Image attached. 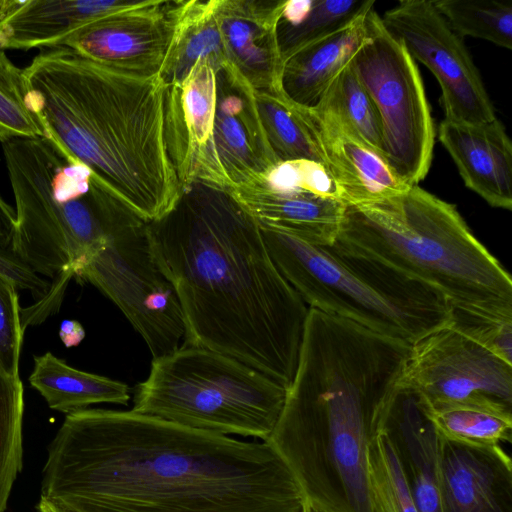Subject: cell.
<instances>
[{"instance_id":"23","label":"cell","mask_w":512,"mask_h":512,"mask_svg":"<svg viewBox=\"0 0 512 512\" xmlns=\"http://www.w3.org/2000/svg\"><path fill=\"white\" fill-rule=\"evenodd\" d=\"M219 0L174 1V27L159 72L167 86L179 84L198 60L215 68L229 64L218 19Z\"/></svg>"},{"instance_id":"12","label":"cell","mask_w":512,"mask_h":512,"mask_svg":"<svg viewBox=\"0 0 512 512\" xmlns=\"http://www.w3.org/2000/svg\"><path fill=\"white\" fill-rule=\"evenodd\" d=\"M401 384L426 406L477 403L512 409V363L453 322L411 345Z\"/></svg>"},{"instance_id":"9","label":"cell","mask_w":512,"mask_h":512,"mask_svg":"<svg viewBox=\"0 0 512 512\" xmlns=\"http://www.w3.org/2000/svg\"><path fill=\"white\" fill-rule=\"evenodd\" d=\"M286 388L262 372L208 349L184 345L154 358L136 387L132 411L193 429L266 441Z\"/></svg>"},{"instance_id":"24","label":"cell","mask_w":512,"mask_h":512,"mask_svg":"<svg viewBox=\"0 0 512 512\" xmlns=\"http://www.w3.org/2000/svg\"><path fill=\"white\" fill-rule=\"evenodd\" d=\"M28 381L49 408L66 415L93 404L127 405L130 400L127 384L76 369L50 351L34 356Z\"/></svg>"},{"instance_id":"32","label":"cell","mask_w":512,"mask_h":512,"mask_svg":"<svg viewBox=\"0 0 512 512\" xmlns=\"http://www.w3.org/2000/svg\"><path fill=\"white\" fill-rule=\"evenodd\" d=\"M323 96L333 104L354 131L384 157L382 129L377 108L351 65L337 76Z\"/></svg>"},{"instance_id":"1","label":"cell","mask_w":512,"mask_h":512,"mask_svg":"<svg viewBox=\"0 0 512 512\" xmlns=\"http://www.w3.org/2000/svg\"><path fill=\"white\" fill-rule=\"evenodd\" d=\"M40 496L74 512H302L306 501L266 441L103 408L66 415Z\"/></svg>"},{"instance_id":"19","label":"cell","mask_w":512,"mask_h":512,"mask_svg":"<svg viewBox=\"0 0 512 512\" xmlns=\"http://www.w3.org/2000/svg\"><path fill=\"white\" fill-rule=\"evenodd\" d=\"M382 429L393 444L419 512H443L441 438L427 417L418 395L401 382L390 402Z\"/></svg>"},{"instance_id":"27","label":"cell","mask_w":512,"mask_h":512,"mask_svg":"<svg viewBox=\"0 0 512 512\" xmlns=\"http://www.w3.org/2000/svg\"><path fill=\"white\" fill-rule=\"evenodd\" d=\"M422 406L441 439L480 445L511 441V408L477 403Z\"/></svg>"},{"instance_id":"17","label":"cell","mask_w":512,"mask_h":512,"mask_svg":"<svg viewBox=\"0 0 512 512\" xmlns=\"http://www.w3.org/2000/svg\"><path fill=\"white\" fill-rule=\"evenodd\" d=\"M283 0H219L218 19L231 64L255 91L281 90L277 27Z\"/></svg>"},{"instance_id":"5","label":"cell","mask_w":512,"mask_h":512,"mask_svg":"<svg viewBox=\"0 0 512 512\" xmlns=\"http://www.w3.org/2000/svg\"><path fill=\"white\" fill-rule=\"evenodd\" d=\"M440 294L454 315L512 320V279L455 205L419 185L367 205L347 206L332 246Z\"/></svg>"},{"instance_id":"16","label":"cell","mask_w":512,"mask_h":512,"mask_svg":"<svg viewBox=\"0 0 512 512\" xmlns=\"http://www.w3.org/2000/svg\"><path fill=\"white\" fill-rule=\"evenodd\" d=\"M443 512H512V462L500 444L441 439Z\"/></svg>"},{"instance_id":"6","label":"cell","mask_w":512,"mask_h":512,"mask_svg":"<svg viewBox=\"0 0 512 512\" xmlns=\"http://www.w3.org/2000/svg\"><path fill=\"white\" fill-rule=\"evenodd\" d=\"M2 150L16 204L10 249L43 278H77L119 229L139 218L47 138L12 139Z\"/></svg>"},{"instance_id":"28","label":"cell","mask_w":512,"mask_h":512,"mask_svg":"<svg viewBox=\"0 0 512 512\" xmlns=\"http://www.w3.org/2000/svg\"><path fill=\"white\" fill-rule=\"evenodd\" d=\"M24 388L0 364V512H5L23 467Z\"/></svg>"},{"instance_id":"30","label":"cell","mask_w":512,"mask_h":512,"mask_svg":"<svg viewBox=\"0 0 512 512\" xmlns=\"http://www.w3.org/2000/svg\"><path fill=\"white\" fill-rule=\"evenodd\" d=\"M368 464L373 512H419L382 426L370 444Z\"/></svg>"},{"instance_id":"15","label":"cell","mask_w":512,"mask_h":512,"mask_svg":"<svg viewBox=\"0 0 512 512\" xmlns=\"http://www.w3.org/2000/svg\"><path fill=\"white\" fill-rule=\"evenodd\" d=\"M303 111L325 167L347 206L379 202L410 187L325 96L315 106L303 107Z\"/></svg>"},{"instance_id":"11","label":"cell","mask_w":512,"mask_h":512,"mask_svg":"<svg viewBox=\"0 0 512 512\" xmlns=\"http://www.w3.org/2000/svg\"><path fill=\"white\" fill-rule=\"evenodd\" d=\"M77 279L95 286L121 310L153 359L180 347L185 336L181 306L155 261L143 220L119 229L88 260Z\"/></svg>"},{"instance_id":"14","label":"cell","mask_w":512,"mask_h":512,"mask_svg":"<svg viewBox=\"0 0 512 512\" xmlns=\"http://www.w3.org/2000/svg\"><path fill=\"white\" fill-rule=\"evenodd\" d=\"M174 1L131 0L65 39L81 57L122 72L159 74L172 39Z\"/></svg>"},{"instance_id":"2","label":"cell","mask_w":512,"mask_h":512,"mask_svg":"<svg viewBox=\"0 0 512 512\" xmlns=\"http://www.w3.org/2000/svg\"><path fill=\"white\" fill-rule=\"evenodd\" d=\"M147 234L178 297L184 345L232 357L287 389L309 308L275 265L257 221L228 190L195 182L147 223Z\"/></svg>"},{"instance_id":"38","label":"cell","mask_w":512,"mask_h":512,"mask_svg":"<svg viewBox=\"0 0 512 512\" xmlns=\"http://www.w3.org/2000/svg\"><path fill=\"white\" fill-rule=\"evenodd\" d=\"M38 512H74L69 509H66L58 504L51 502L50 500L41 497L37 504Z\"/></svg>"},{"instance_id":"33","label":"cell","mask_w":512,"mask_h":512,"mask_svg":"<svg viewBox=\"0 0 512 512\" xmlns=\"http://www.w3.org/2000/svg\"><path fill=\"white\" fill-rule=\"evenodd\" d=\"M24 330L17 287L0 274V364L13 376H19Z\"/></svg>"},{"instance_id":"10","label":"cell","mask_w":512,"mask_h":512,"mask_svg":"<svg viewBox=\"0 0 512 512\" xmlns=\"http://www.w3.org/2000/svg\"><path fill=\"white\" fill-rule=\"evenodd\" d=\"M350 65L377 108L386 161L405 183L418 185L433 159L431 108L416 61L374 8L368 38Z\"/></svg>"},{"instance_id":"4","label":"cell","mask_w":512,"mask_h":512,"mask_svg":"<svg viewBox=\"0 0 512 512\" xmlns=\"http://www.w3.org/2000/svg\"><path fill=\"white\" fill-rule=\"evenodd\" d=\"M46 138L84 164L99 185L146 223L178 202L181 184L165 138L167 85L46 49L23 69Z\"/></svg>"},{"instance_id":"25","label":"cell","mask_w":512,"mask_h":512,"mask_svg":"<svg viewBox=\"0 0 512 512\" xmlns=\"http://www.w3.org/2000/svg\"><path fill=\"white\" fill-rule=\"evenodd\" d=\"M260 121L269 146L278 162L306 160L324 164L303 107L283 92L255 91Z\"/></svg>"},{"instance_id":"8","label":"cell","mask_w":512,"mask_h":512,"mask_svg":"<svg viewBox=\"0 0 512 512\" xmlns=\"http://www.w3.org/2000/svg\"><path fill=\"white\" fill-rule=\"evenodd\" d=\"M165 138L181 188L201 182L229 191L279 163L255 90L231 64L198 60L182 82L167 86Z\"/></svg>"},{"instance_id":"31","label":"cell","mask_w":512,"mask_h":512,"mask_svg":"<svg viewBox=\"0 0 512 512\" xmlns=\"http://www.w3.org/2000/svg\"><path fill=\"white\" fill-rule=\"evenodd\" d=\"M46 138L34 112L23 69L0 49V143L16 138Z\"/></svg>"},{"instance_id":"20","label":"cell","mask_w":512,"mask_h":512,"mask_svg":"<svg viewBox=\"0 0 512 512\" xmlns=\"http://www.w3.org/2000/svg\"><path fill=\"white\" fill-rule=\"evenodd\" d=\"M439 141L453 159L466 187L490 206L512 209V144L497 119L466 124L444 118Z\"/></svg>"},{"instance_id":"22","label":"cell","mask_w":512,"mask_h":512,"mask_svg":"<svg viewBox=\"0 0 512 512\" xmlns=\"http://www.w3.org/2000/svg\"><path fill=\"white\" fill-rule=\"evenodd\" d=\"M375 1L338 30L302 47L283 61L281 87L299 106H315L368 38Z\"/></svg>"},{"instance_id":"3","label":"cell","mask_w":512,"mask_h":512,"mask_svg":"<svg viewBox=\"0 0 512 512\" xmlns=\"http://www.w3.org/2000/svg\"><path fill=\"white\" fill-rule=\"evenodd\" d=\"M410 348L309 308L296 371L266 442L314 507L373 512L369 448L400 385Z\"/></svg>"},{"instance_id":"35","label":"cell","mask_w":512,"mask_h":512,"mask_svg":"<svg viewBox=\"0 0 512 512\" xmlns=\"http://www.w3.org/2000/svg\"><path fill=\"white\" fill-rule=\"evenodd\" d=\"M0 274L10 279L17 289L28 290L37 302L49 292L51 283L34 273L11 250L0 248Z\"/></svg>"},{"instance_id":"36","label":"cell","mask_w":512,"mask_h":512,"mask_svg":"<svg viewBox=\"0 0 512 512\" xmlns=\"http://www.w3.org/2000/svg\"><path fill=\"white\" fill-rule=\"evenodd\" d=\"M15 221V209L0 196V248L11 250Z\"/></svg>"},{"instance_id":"21","label":"cell","mask_w":512,"mask_h":512,"mask_svg":"<svg viewBox=\"0 0 512 512\" xmlns=\"http://www.w3.org/2000/svg\"><path fill=\"white\" fill-rule=\"evenodd\" d=\"M131 0H0V49L60 47L88 22Z\"/></svg>"},{"instance_id":"13","label":"cell","mask_w":512,"mask_h":512,"mask_svg":"<svg viewBox=\"0 0 512 512\" xmlns=\"http://www.w3.org/2000/svg\"><path fill=\"white\" fill-rule=\"evenodd\" d=\"M381 21L416 61L424 64L441 88L445 119L480 124L496 118L481 75L463 41L432 0H405Z\"/></svg>"},{"instance_id":"7","label":"cell","mask_w":512,"mask_h":512,"mask_svg":"<svg viewBox=\"0 0 512 512\" xmlns=\"http://www.w3.org/2000/svg\"><path fill=\"white\" fill-rule=\"evenodd\" d=\"M259 226L275 265L308 308L411 345L454 320L446 299L417 281L331 247Z\"/></svg>"},{"instance_id":"29","label":"cell","mask_w":512,"mask_h":512,"mask_svg":"<svg viewBox=\"0 0 512 512\" xmlns=\"http://www.w3.org/2000/svg\"><path fill=\"white\" fill-rule=\"evenodd\" d=\"M461 38L474 37L501 48H512V5L495 0H432Z\"/></svg>"},{"instance_id":"37","label":"cell","mask_w":512,"mask_h":512,"mask_svg":"<svg viewBox=\"0 0 512 512\" xmlns=\"http://www.w3.org/2000/svg\"><path fill=\"white\" fill-rule=\"evenodd\" d=\"M59 337L66 348L78 346L85 337V330L76 320H64L59 328Z\"/></svg>"},{"instance_id":"34","label":"cell","mask_w":512,"mask_h":512,"mask_svg":"<svg viewBox=\"0 0 512 512\" xmlns=\"http://www.w3.org/2000/svg\"><path fill=\"white\" fill-rule=\"evenodd\" d=\"M453 323L512 363V320H486L454 315Z\"/></svg>"},{"instance_id":"26","label":"cell","mask_w":512,"mask_h":512,"mask_svg":"<svg viewBox=\"0 0 512 512\" xmlns=\"http://www.w3.org/2000/svg\"><path fill=\"white\" fill-rule=\"evenodd\" d=\"M372 0H289L284 2L277 35L282 59L338 30Z\"/></svg>"},{"instance_id":"18","label":"cell","mask_w":512,"mask_h":512,"mask_svg":"<svg viewBox=\"0 0 512 512\" xmlns=\"http://www.w3.org/2000/svg\"><path fill=\"white\" fill-rule=\"evenodd\" d=\"M259 225L273 227L311 244L332 246L340 232L347 204L303 188H275L261 176L229 190Z\"/></svg>"},{"instance_id":"39","label":"cell","mask_w":512,"mask_h":512,"mask_svg":"<svg viewBox=\"0 0 512 512\" xmlns=\"http://www.w3.org/2000/svg\"><path fill=\"white\" fill-rule=\"evenodd\" d=\"M302 512H324L305 501Z\"/></svg>"}]
</instances>
